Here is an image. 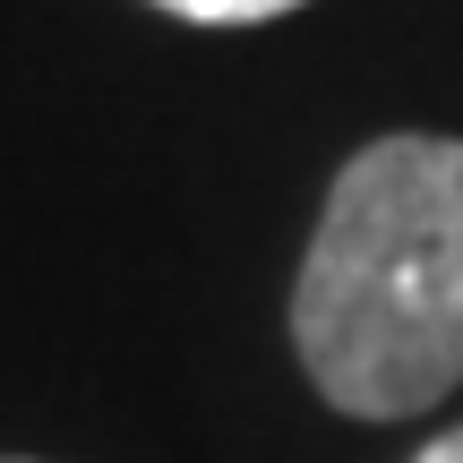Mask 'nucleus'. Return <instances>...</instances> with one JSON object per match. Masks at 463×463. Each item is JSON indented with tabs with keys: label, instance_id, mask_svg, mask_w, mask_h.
<instances>
[{
	"label": "nucleus",
	"instance_id": "obj_3",
	"mask_svg": "<svg viewBox=\"0 0 463 463\" xmlns=\"http://www.w3.org/2000/svg\"><path fill=\"white\" fill-rule=\"evenodd\" d=\"M412 463H463V430H447V438H438V447H420Z\"/></svg>",
	"mask_w": 463,
	"mask_h": 463
},
{
	"label": "nucleus",
	"instance_id": "obj_1",
	"mask_svg": "<svg viewBox=\"0 0 463 463\" xmlns=\"http://www.w3.org/2000/svg\"><path fill=\"white\" fill-rule=\"evenodd\" d=\"M292 352L352 420H412L463 386V137H378L335 172Z\"/></svg>",
	"mask_w": 463,
	"mask_h": 463
},
{
	"label": "nucleus",
	"instance_id": "obj_2",
	"mask_svg": "<svg viewBox=\"0 0 463 463\" xmlns=\"http://www.w3.org/2000/svg\"><path fill=\"white\" fill-rule=\"evenodd\" d=\"M155 9L198 17V26H258V17H283V9H300V0H155Z\"/></svg>",
	"mask_w": 463,
	"mask_h": 463
}]
</instances>
